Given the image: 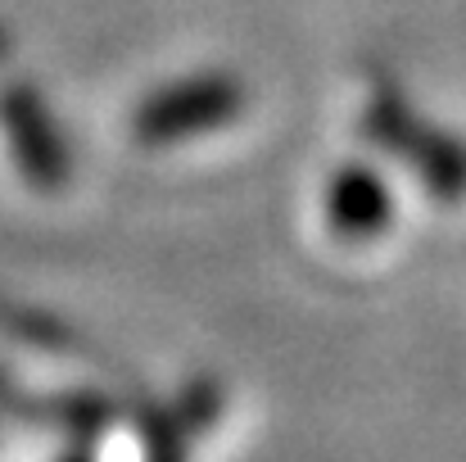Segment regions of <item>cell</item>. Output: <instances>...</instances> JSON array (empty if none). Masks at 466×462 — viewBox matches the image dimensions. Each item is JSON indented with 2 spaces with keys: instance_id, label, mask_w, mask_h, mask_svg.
Here are the masks:
<instances>
[{
  "instance_id": "obj_1",
  "label": "cell",
  "mask_w": 466,
  "mask_h": 462,
  "mask_svg": "<svg viewBox=\"0 0 466 462\" xmlns=\"http://www.w3.org/2000/svg\"><path fill=\"white\" fill-rule=\"evenodd\" d=\"M245 109V91L227 73H195L150 91L132 114V137L141 146H181L227 128Z\"/></svg>"
},
{
  "instance_id": "obj_2",
  "label": "cell",
  "mask_w": 466,
  "mask_h": 462,
  "mask_svg": "<svg viewBox=\"0 0 466 462\" xmlns=\"http://www.w3.org/2000/svg\"><path fill=\"white\" fill-rule=\"evenodd\" d=\"M0 132H5L9 159L27 186H36V190L68 186V177H73L68 141H64L50 105L41 100V91H32L27 82L0 87Z\"/></svg>"
},
{
  "instance_id": "obj_3",
  "label": "cell",
  "mask_w": 466,
  "mask_h": 462,
  "mask_svg": "<svg viewBox=\"0 0 466 462\" xmlns=\"http://www.w3.org/2000/svg\"><path fill=\"white\" fill-rule=\"evenodd\" d=\"M114 417H118L114 399H105L96 390H64V395L41 399V426L64 431L73 445H96L114 426Z\"/></svg>"
},
{
  "instance_id": "obj_4",
  "label": "cell",
  "mask_w": 466,
  "mask_h": 462,
  "mask_svg": "<svg viewBox=\"0 0 466 462\" xmlns=\"http://www.w3.org/2000/svg\"><path fill=\"white\" fill-rule=\"evenodd\" d=\"M0 331L14 335V340L27 344V349H41V354H64V358H68V354L82 349L59 317L36 313V308H23V304H9V300H0Z\"/></svg>"
},
{
  "instance_id": "obj_5",
  "label": "cell",
  "mask_w": 466,
  "mask_h": 462,
  "mask_svg": "<svg viewBox=\"0 0 466 462\" xmlns=\"http://www.w3.org/2000/svg\"><path fill=\"white\" fill-rule=\"evenodd\" d=\"M330 213H335V222L344 227V231H367V227H376V218H380V186L367 177V172H344L339 181H335V195H330Z\"/></svg>"
},
{
  "instance_id": "obj_6",
  "label": "cell",
  "mask_w": 466,
  "mask_h": 462,
  "mask_svg": "<svg viewBox=\"0 0 466 462\" xmlns=\"http://www.w3.org/2000/svg\"><path fill=\"white\" fill-rule=\"evenodd\" d=\"M190 440L172 408H141V462H186Z\"/></svg>"
},
{
  "instance_id": "obj_7",
  "label": "cell",
  "mask_w": 466,
  "mask_h": 462,
  "mask_svg": "<svg viewBox=\"0 0 466 462\" xmlns=\"http://www.w3.org/2000/svg\"><path fill=\"white\" fill-rule=\"evenodd\" d=\"M177 417H181V426L190 431V436H199V431H208L218 417H222V385L218 381H190L181 395H177V408H172Z\"/></svg>"
},
{
  "instance_id": "obj_8",
  "label": "cell",
  "mask_w": 466,
  "mask_h": 462,
  "mask_svg": "<svg viewBox=\"0 0 466 462\" xmlns=\"http://www.w3.org/2000/svg\"><path fill=\"white\" fill-rule=\"evenodd\" d=\"M0 417H18V422H41V399L27 395L18 385V376L0 363Z\"/></svg>"
},
{
  "instance_id": "obj_9",
  "label": "cell",
  "mask_w": 466,
  "mask_h": 462,
  "mask_svg": "<svg viewBox=\"0 0 466 462\" xmlns=\"http://www.w3.org/2000/svg\"><path fill=\"white\" fill-rule=\"evenodd\" d=\"M86 449H91V445H73V449H68V454H64L59 462H96L91 454H86Z\"/></svg>"
}]
</instances>
